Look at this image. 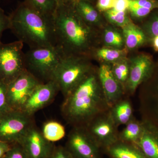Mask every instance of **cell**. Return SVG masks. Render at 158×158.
<instances>
[{
    "instance_id": "1",
    "label": "cell",
    "mask_w": 158,
    "mask_h": 158,
    "mask_svg": "<svg viewBox=\"0 0 158 158\" xmlns=\"http://www.w3.org/2000/svg\"><path fill=\"white\" fill-rule=\"evenodd\" d=\"M53 17L57 46L65 56L89 57L96 42L95 29L79 15L74 0H59Z\"/></svg>"
},
{
    "instance_id": "2",
    "label": "cell",
    "mask_w": 158,
    "mask_h": 158,
    "mask_svg": "<svg viewBox=\"0 0 158 158\" xmlns=\"http://www.w3.org/2000/svg\"><path fill=\"white\" fill-rule=\"evenodd\" d=\"M109 110L98 69L94 68L65 97L61 107L62 116L73 127H85L95 116Z\"/></svg>"
},
{
    "instance_id": "3",
    "label": "cell",
    "mask_w": 158,
    "mask_h": 158,
    "mask_svg": "<svg viewBox=\"0 0 158 158\" xmlns=\"http://www.w3.org/2000/svg\"><path fill=\"white\" fill-rule=\"evenodd\" d=\"M9 17L10 30L30 48L57 46L53 15L44 14L25 2Z\"/></svg>"
},
{
    "instance_id": "4",
    "label": "cell",
    "mask_w": 158,
    "mask_h": 158,
    "mask_svg": "<svg viewBox=\"0 0 158 158\" xmlns=\"http://www.w3.org/2000/svg\"><path fill=\"white\" fill-rule=\"evenodd\" d=\"M65 55L58 46L30 48L25 53L26 70L41 83L53 80Z\"/></svg>"
},
{
    "instance_id": "5",
    "label": "cell",
    "mask_w": 158,
    "mask_h": 158,
    "mask_svg": "<svg viewBox=\"0 0 158 158\" xmlns=\"http://www.w3.org/2000/svg\"><path fill=\"white\" fill-rule=\"evenodd\" d=\"M89 57L68 56L62 59L53 80L64 98L70 93L93 69Z\"/></svg>"
},
{
    "instance_id": "6",
    "label": "cell",
    "mask_w": 158,
    "mask_h": 158,
    "mask_svg": "<svg viewBox=\"0 0 158 158\" xmlns=\"http://www.w3.org/2000/svg\"><path fill=\"white\" fill-rule=\"evenodd\" d=\"M23 44L19 40L0 43V80L7 85L26 70Z\"/></svg>"
},
{
    "instance_id": "7",
    "label": "cell",
    "mask_w": 158,
    "mask_h": 158,
    "mask_svg": "<svg viewBox=\"0 0 158 158\" xmlns=\"http://www.w3.org/2000/svg\"><path fill=\"white\" fill-rule=\"evenodd\" d=\"M32 116L24 111L14 110L0 115V141L19 143L34 125Z\"/></svg>"
},
{
    "instance_id": "8",
    "label": "cell",
    "mask_w": 158,
    "mask_h": 158,
    "mask_svg": "<svg viewBox=\"0 0 158 158\" xmlns=\"http://www.w3.org/2000/svg\"><path fill=\"white\" fill-rule=\"evenodd\" d=\"M84 127L102 150L118 140V127L110 116L109 110L99 114Z\"/></svg>"
},
{
    "instance_id": "9",
    "label": "cell",
    "mask_w": 158,
    "mask_h": 158,
    "mask_svg": "<svg viewBox=\"0 0 158 158\" xmlns=\"http://www.w3.org/2000/svg\"><path fill=\"white\" fill-rule=\"evenodd\" d=\"M40 82L27 70L7 85V100L11 110L23 111L33 90Z\"/></svg>"
},
{
    "instance_id": "10",
    "label": "cell",
    "mask_w": 158,
    "mask_h": 158,
    "mask_svg": "<svg viewBox=\"0 0 158 158\" xmlns=\"http://www.w3.org/2000/svg\"><path fill=\"white\" fill-rule=\"evenodd\" d=\"M141 85L139 94L141 119L150 122L158 127V69L155 68L150 77Z\"/></svg>"
},
{
    "instance_id": "11",
    "label": "cell",
    "mask_w": 158,
    "mask_h": 158,
    "mask_svg": "<svg viewBox=\"0 0 158 158\" xmlns=\"http://www.w3.org/2000/svg\"><path fill=\"white\" fill-rule=\"evenodd\" d=\"M66 148L75 158H102V149L84 127H73Z\"/></svg>"
},
{
    "instance_id": "12",
    "label": "cell",
    "mask_w": 158,
    "mask_h": 158,
    "mask_svg": "<svg viewBox=\"0 0 158 158\" xmlns=\"http://www.w3.org/2000/svg\"><path fill=\"white\" fill-rule=\"evenodd\" d=\"M129 77L125 88L126 96H133L137 88L150 77L154 70L151 57L144 54L133 57L129 60Z\"/></svg>"
},
{
    "instance_id": "13",
    "label": "cell",
    "mask_w": 158,
    "mask_h": 158,
    "mask_svg": "<svg viewBox=\"0 0 158 158\" xmlns=\"http://www.w3.org/2000/svg\"><path fill=\"white\" fill-rule=\"evenodd\" d=\"M59 91V86L54 80L45 83H40L29 97L23 111L33 116L38 110L52 101Z\"/></svg>"
},
{
    "instance_id": "14",
    "label": "cell",
    "mask_w": 158,
    "mask_h": 158,
    "mask_svg": "<svg viewBox=\"0 0 158 158\" xmlns=\"http://www.w3.org/2000/svg\"><path fill=\"white\" fill-rule=\"evenodd\" d=\"M19 143L24 149L28 158H49L53 150L51 142L34 125Z\"/></svg>"
},
{
    "instance_id": "15",
    "label": "cell",
    "mask_w": 158,
    "mask_h": 158,
    "mask_svg": "<svg viewBox=\"0 0 158 158\" xmlns=\"http://www.w3.org/2000/svg\"><path fill=\"white\" fill-rule=\"evenodd\" d=\"M98 78L110 108L126 96L124 89L112 72L111 65L102 63L98 69Z\"/></svg>"
},
{
    "instance_id": "16",
    "label": "cell",
    "mask_w": 158,
    "mask_h": 158,
    "mask_svg": "<svg viewBox=\"0 0 158 158\" xmlns=\"http://www.w3.org/2000/svg\"><path fill=\"white\" fill-rule=\"evenodd\" d=\"M141 119L143 130L136 144L146 158H158V127L150 122Z\"/></svg>"
},
{
    "instance_id": "17",
    "label": "cell",
    "mask_w": 158,
    "mask_h": 158,
    "mask_svg": "<svg viewBox=\"0 0 158 158\" xmlns=\"http://www.w3.org/2000/svg\"><path fill=\"white\" fill-rule=\"evenodd\" d=\"M110 116L118 127L125 125L134 117V109L129 97L125 96L109 110Z\"/></svg>"
},
{
    "instance_id": "18",
    "label": "cell",
    "mask_w": 158,
    "mask_h": 158,
    "mask_svg": "<svg viewBox=\"0 0 158 158\" xmlns=\"http://www.w3.org/2000/svg\"><path fill=\"white\" fill-rule=\"evenodd\" d=\"M103 151L111 158H146L136 144L119 140Z\"/></svg>"
},
{
    "instance_id": "19",
    "label": "cell",
    "mask_w": 158,
    "mask_h": 158,
    "mask_svg": "<svg viewBox=\"0 0 158 158\" xmlns=\"http://www.w3.org/2000/svg\"><path fill=\"white\" fill-rule=\"evenodd\" d=\"M122 28L125 44L128 49L138 48L143 45L147 40L148 37L142 29L132 22Z\"/></svg>"
},
{
    "instance_id": "20",
    "label": "cell",
    "mask_w": 158,
    "mask_h": 158,
    "mask_svg": "<svg viewBox=\"0 0 158 158\" xmlns=\"http://www.w3.org/2000/svg\"><path fill=\"white\" fill-rule=\"evenodd\" d=\"M76 10L82 19L95 28L102 24V18L98 11L89 2L85 0H74Z\"/></svg>"
},
{
    "instance_id": "21",
    "label": "cell",
    "mask_w": 158,
    "mask_h": 158,
    "mask_svg": "<svg viewBox=\"0 0 158 158\" xmlns=\"http://www.w3.org/2000/svg\"><path fill=\"white\" fill-rule=\"evenodd\" d=\"M124 127L118 133V139L120 141L136 144L142 133L143 122L134 118L124 125Z\"/></svg>"
},
{
    "instance_id": "22",
    "label": "cell",
    "mask_w": 158,
    "mask_h": 158,
    "mask_svg": "<svg viewBox=\"0 0 158 158\" xmlns=\"http://www.w3.org/2000/svg\"><path fill=\"white\" fill-rule=\"evenodd\" d=\"M44 137L49 142L59 141L65 137V128L61 123L55 121L45 123L43 127Z\"/></svg>"
},
{
    "instance_id": "23",
    "label": "cell",
    "mask_w": 158,
    "mask_h": 158,
    "mask_svg": "<svg viewBox=\"0 0 158 158\" xmlns=\"http://www.w3.org/2000/svg\"><path fill=\"white\" fill-rule=\"evenodd\" d=\"M127 50L123 49L105 47L96 51L98 58L101 59L104 63L112 64L120 59L125 58Z\"/></svg>"
},
{
    "instance_id": "24",
    "label": "cell",
    "mask_w": 158,
    "mask_h": 158,
    "mask_svg": "<svg viewBox=\"0 0 158 158\" xmlns=\"http://www.w3.org/2000/svg\"><path fill=\"white\" fill-rule=\"evenodd\" d=\"M111 65L114 77L122 85L125 91L126 84L129 74V60L124 58Z\"/></svg>"
},
{
    "instance_id": "25",
    "label": "cell",
    "mask_w": 158,
    "mask_h": 158,
    "mask_svg": "<svg viewBox=\"0 0 158 158\" xmlns=\"http://www.w3.org/2000/svg\"><path fill=\"white\" fill-rule=\"evenodd\" d=\"M103 41L107 47L122 49L125 42L123 33L116 28L108 27L103 34Z\"/></svg>"
},
{
    "instance_id": "26",
    "label": "cell",
    "mask_w": 158,
    "mask_h": 158,
    "mask_svg": "<svg viewBox=\"0 0 158 158\" xmlns=\"http://www.w3.org/2000/svg\"><path fill=\"white\" fill-rule=\"evenodd\" d=\"M26 2L44 14L53 15L59 0H27Z\"/></svg>"
},
{
    "instance_id": "27",
    "label": "cell",
    "mask_w": 158,
    "mask_h": 158,
    "mask_svg": "<svg viewBox=\"0 0 158 158\" xmlns=\"http://www.w3.org/2000/svg\"><path fill=\"white\" fill-rule=\"evenodd\" d=\"M105 15L109 22L117 27L123 28L131 22L127 11H118L112 9L105 11Z\"/></svg>"
},
{
    "instance_id": "28",
    "label": "cell",
    "mask_w": 158,
    "mask_h": 158,
    "mask_svg": "<svg viewBox=\"0 0 158 158\" xmlns=\"http://www.w3.org/2000/svg\"><path fill=\"white\" fill-rule=\"evenodd\" d=\"M142 30L147 37L158 36V14L153 15L143 25Z\"/></svg>"
},
{
    "instance_id": "29",
    "label": "cell",
    "mask_w": 158,
    "mask_h": 158,
    "mask_svg": "<svg viewBox=\"0 0 158 158\" xmlns=\"http://www.w3.org/2000/svg\"><path fill=\"white\" fill-rule=\"evenodd\" d=\"M7 85L0 80V115L11 110L7 100Z\"/></svg>"
},
{
    "instance_id": "30",
    "label": "cell",
    "mask_w": 158,
    "mask_h": 158,
    "mask_svg": "<svg viewBox=\"0 0 158 158\" xmlns=\"http://www.w3.org/2000/svg\"><path fill=\"white\" fill-rule=\"evenodd\" d=\"M2 158H28L22 146L19 143L11 145Z\"/></svg>"
},
{
    "instance_id": "31",
    "label": "cell",
    "mask_w": 158,
    "mask_h": 158,
    "mask_svg": "<svg viewBox=\"0 0 158 158\" xmlns=\"http://www.w3.org/2000/svg\"><path fill=\"white\" fill-rule=\"evenodd\" d=\"M130 7H141L152 10L158 8V3L153 0H131Z\"/></svg>"
},
{
    "instance_id": "32",
    "label": "cell",
    "mask_w": 158,
    "mask_h": 158,
    "mask_svg": "<svg viewBox=\"0 0 158 158\" xmlns=\"http://www.w3.org/2000/svg\"><path fill=\"white\" fill-rule=\"evenodd\" d=\"M10 19L9 16L6 15L2 9H0V43L3 32L10 29Z\"/></svg>"
},
{
    "instance_id": "33",
    "label": "cell",
    "mask_w": 158,
    "mask_h": 158,
    "mask_svg": "<svg viewBox=\"0 0 158 158\" xmlns=\"http://www.w3.org/2000/svg\"><path fill=\"white\" fill-rule=\"evenodd\" d=\"M131 15L136 19H141L146 17L150 13L152 10L141 7H130L128 9Z\"/></svg>"
},
{
    "instance_id": "34",
    "label": "cell",
    "mask_w": 158,
    "mask_h": 158,
    "mask_svg": "<svg viewBox=\"0 0 158 158\" xmlns=\"http://www.w3.org/2000/svg\"><path fill=\"white\" fill-rule=\"evenodd\" d=\"M49 158H75L70 152L63 147H59L53 150Z\"/></svg>"
},
{
    "instance_id": "35",
    "label": "cell",
    "mask_w": 158,
    "mask_h": 158,
    "mask_svg": "<svg viewBox=\"0 0 158 158\" xmlns=\"http://www.w3.org/2000/svg\"><path fill=\"white\" fill-rule=\"evenodd\" d=\"M116 0H98L96 7L98 10L101 11H106L113 9Z\"/></svg>"
},
{
    "instance_id": "36",
    "label": "cell",
    "mask_w": 158,
    "mask_h": 158,
    "mask_svg": "<svg viewBox=\"0 0 158 158\" xmlns=\"http://www.w3.org/2000/svg\"><path fill=\"white\" fill-rule=\"evenodd\" d=\"M131 0H116L114 10L118 11H127L128 10Z\"/></svg>"
},
{
    "instance_id": "37",
    "label": "cell",
    "mask_w": 158,
    "mask_h": 158,
    "mask_svg": "<svg viewBox=\"0 0 158 158\" xmlns=\"http://www.w3.org/2000/svg\"><path fill=\"white\" fill-rule=\"evenodd\" d=\"M12 144L0 141V158H2Z\"/></svg>"
},
{
    "instance_id": "38",
    "label": "cell",
    "mask_w": 158,
    "mask_h": 158,
    "mask_svg": "<svg viewBox=\"0 0 158 158\" xmlns=\"http://www.w3.org/2000/svg\"><path fill=\"white\" fill-rule=\"evenodd\" d=\"M153 46L156 52H158V36L153 38Z\"/></svg>"
},
{
    "instance_id": "39",
    "label": "cell",
    "mask_w": 158,
    "mask_h": 158,
    "mask_svg": "<svg viewBox=\"0 0 158 158\" xmlns=\"http://www.w3.org/2000/svg\"><path fill=\"white\" fill-rule=\"evenodd\" d=\"M85 1H88V2H90V1H91V0H85Z\"/></svg>"
}]
</instances>
